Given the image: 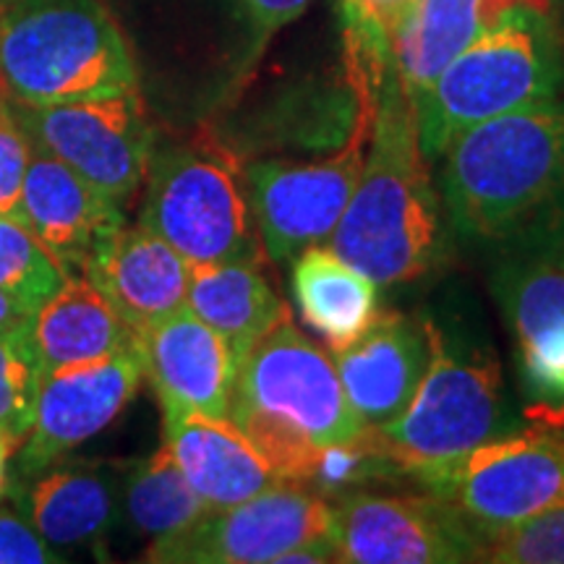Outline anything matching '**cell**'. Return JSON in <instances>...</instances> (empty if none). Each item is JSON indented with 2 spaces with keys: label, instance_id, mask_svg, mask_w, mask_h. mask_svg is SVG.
<instances>
[{
  "label": "cell",
  "instance_id": "obj_27",
  "mask_svg": "<svg viewBox=\"0 0 564 564\" xmlns=\"http://www.w3.org/2000/svg\"><path fill=\"white\" fill-rule=\"evenodd\" d=\"M66 274V267L37 241L21 217L0 212V291L34 314L58 293Z\"/></svg>",
  "mask_w": 564,
  "mask_h": 564
},
{
  "label": "cell",
  "instance_id": "obj_32",
  "mask_svg": "<svg viewBox=\"0 0 564 564\" xmlns=\"http://www.w3.org/2000/svg\"><path fill=\"white\" fill-rule=\"evenodd\" d=\"M61 560L24 514L0 507V564H55Z\"/></svg>",
  "mask_w": 564,
  "mask_h": 564
},
{
  "label": "cell",
  "instance_id": "obj_8",
  "mask_svg": "<svg viewBox=\"0 0 564 564\" xmlns=\"http://www.w3.org/2000/svg\"><path fill=\"white\" fill-rule=\"evenodd\" d=\"M423 486L491 539L564 505V426L494 436Z\"/></svg>",
  "mask_w": 564,
  "mask_h": 564
},
{
  "label": "cell",
  "instance_id": "obj_6",
  "mask_svg": "<svg viewBox=\"0 0 564 564\" xmlns=\"http://www.w3.org/2000/svg\"><path fill=\"white\" fill-rule=\"evenodd\" d=\"M139 225L188 264L257 262L262 246L246 175L228 152L209 144L152 154Z\"/></svg>",
  "mask_w": 564,
  "mask_h": 564
},
{
  "label": "cell",
  "instance_id": "obj_7",
  "mask_svg": "<svg viewBox=\"0 0 564 564\" xmlns=\"http://www.w3.org/2000/svg\"><path fill=\"white\" fill-rule=\"evenodd\" d=\"M432 358L419 390L398 419L379 429L405 476L426 478L502 436V377L494 361H474L449 350L434 322H429Z\"/></svg>",
  "mask_w": 564,
  "mask_h": 564
},
{
  "label": "cell",
  "instance_id": "obj_24",
  "mask_svg": "<svg viewBox=\"0 0 564 564\" xmlns=\"http://www.w3.org/2000/svg\"><path fill=\"white\" fill-rule=\"evenodd\" d=\"M186 306L223 337L236 369L246 352L288 314L257 262L192 264Z\"/></svg>",
  "mask_w": 564,
  "mask_h": 564
},
{
  "label": "cell",
  "instance_id": "obj_26",
  "mask_svg": "<svg viewBox=\"0 0 564 564\" xmlns=\"http://www.w3.org/2000/svg\"><path fill=\"white\" fill-rule=\"evenodd\" d=\"M394 474L405 476L403 465L392 455L382 432L366 426L348 442L324 444L316 449L301 484L329 502L340 494L366 489L371 481H384Z\"/></svg>",
  "mask_w": 564,
  "mask_h": 564
},
{
  "label": "cell",
  "instance_id": "obj_16",
  "mask_svg": "<svg viewBox=\"0 0 564 564\" xmlns=\"http://www.w3.org/2000/svg\"><path fill=\"white\" fill-rule=\"evenodd\" d=\"M329 356L358 419L384 429L405 411L429 369V319L382 312L366 335Z\"/></svg>",
  "mask_w": 564,
  "mask_h": 564
},
{
  "label": "cell",
  "instance_id": "obj_5",
  "mask_svg": "<svg viewBox=\"0 0 564 564\" xmlns=\"http://www.w3.org/2000/svg\"><path fill=\"white\" fill-rule=\"evenodd\" d=\"M544 13L541 6L505 13L415 97L423 158L442 154L470 126L554 100L562 68Z\"/></svg>",
  "mask_w": 564,
  "mask_h": 564
},
{
  "label": "cell",
  "instance_id": "obj_36",
  "mask_svg": "<svg viewBox=\"0 0 564 564\" xmlns=\"http://www.w3.org/2000/svg\"><path fill=\"white\" fill-rule=\"evenodd\" d=\"M554 259L556 262H562L564 264V238L560 241V246H556V251H554Z\"/></svg>",
  "mask_w": 564,
  "mask_h": 564
},
{
  "label": "cell",
  "instance_id": "obj_1",
  "mask_svg": "<svg viewBox=\"0 0 564 564\" xmlns=\"http://www.w3.org/2000/svg\"><path fill=\"white\" fill-rule=\"evenodd\" d=\"M329 249L377 285L415 280L436 262L440 207L423 165L411 97L398 70H392L379 108H373L361 178L329 238Z\"/></svg>",
  "mask_w": 564,
  "mask_h": 564
},
{
  "label": "cell",
  "instance_id": "obj_25",
  "mask_svg": "<svg viewBox=\"0 0 564 564\" xmlns=\"http://www.w3.org/2000/svg\"><path fill=\"white\" fill-rule=\"evenodd\" d=\"M121 512L133 531L152 541L186 531L209 512L165 447L133 463L121 486Z\"/></svg>",
  "mask_w": 564,
  "mask_h": 564
},
{
  "label": "cell",
  "instance_id": "obj_31",
  "mask_svg": "<svg viewBox=\"0 0 564 564\" xmlns=\"http://www.w3.org/2000/svg\"><path fill=\"white\" fill-rule=\"evenodd\" d=\"M32 158V141L17 121V112L0 102V212L19 217L21 188Z\"/></svg>",
  "mask_w": 564,
  "mask_h": 564
},
{
  "label": "cell",
  "instance_id": "obj_2",
  "mask_svg": "<svg viewBox=\"0 0 564 564\" xmlns=\"http://www.w3.org/2000/svg\"><path fill=\"white\" fill-rule=\"evenodd\" d=\"M228 419L282 481L295 484L316 449L366 429L345 398L333 356L295 327L291 312L238 364Z\"/></svg>",
  "mask_w": 564,
  "mask_h": 564
},
{
  "label": "cell",
  "instance_id": "obj_9",
  "mask_svg": "<svg viewBox=\"0 0 564 564\" xmlns=\"http://www.w3.org/2000/svg\"><path fill=\"white\" fill-rule=\"evenodd\" d=\"M373 105L364 97L348 144L319 162L264 160L246 167V188L259 238L272 262H288L312 246L329 243L361 178Z\"/></svg>",
  "mask_w": 564,
  "mask_h": 564
},
{
  "label": "cell",
  "instance_id": "obj_17",
  "mask_svg": "<svg viewBox=\"0 0 564 564\" xmlns=\"http://www.w3.org/2000/svg\"><path fill=\"white\" fill-rule=\"evenodd\" d=\"M192 264L144 225L105 236L82 274L100 288L133 335L186 308Z\"/></svg>",
  "mask_w": 564,
  "mask_h": 564
},
{
  "label": "cell",
  "instance_id": "obj_4",
  "mask_svg": "<svg viewBox=\"0 0 564 564\" xmlns=\"http://www.w3.org/2000/svg\"><path fill=\"white\" fill-rule=\"evenodd\" d=\"M0 87L47 108L133 91L137 66L100 0H17L0 17Z\"/></svg>",
  "mask_w": 564,
  "mask_h": 564
},
{
  "label": "cell",
  "instance_id": "obj_21",
  "mask_svg": "<svg viewBox=\"0 0 564 564\" xmlns=\"http://www.w3.org/2000/svg\"><path fill=\"white\" fill-rule=\"evenodd\" d=\"M30 478L24 518L58 554L95 544L121 512L116 478L100 465L53 463Z\"/></svg>",
  "mask_w": 564,
  "mask_h": 564
},
{
  "label": "cell",
  "instance_id": "obj_3",
  "mask_svg": "<svg viewBox=\"0 0 564 564\" xmlns=\"http://www.w3.org/2000/svg\"><path fill=\"white\" fill-rule=\"evenodd\" d=\"M444 199L457 228L505 238L564 204V105H528L449 141Z\"/></svg>",
  "mask_w": 564,
  "mask_h": 564
},
{
  "label": "cell",
  "instance_id": "obj_19",
  "mask_svg": "<svg viewBox=\"0 0 564 564\" xmlns=\"http://www.w3.org/2000/svg\"><path fill=\"white\" fill-rule=\"evenodd\" d=\"M162 447L173 455L209 512L241 505L282 481L230 419L196 413L162 415Z\"/></svg>",
  "mask_w": 564,
  "mask_h": 564
},
{
  "label": "cell",
  "instance_id": "obj_22",
  "mask_svg": "<svg viewBox=\"0 0 564 564\" xmlns=\"http://www.w3.org/2000/svg\"><path fill=\"white\" fill-rule=\"evenodd\" d=\"M30 340L40 371H53L129 350L137 335L87 274L68 272L58 293L32 314Z\"/></svg>",
  "mask_w": 564,
  "mask_h": 564
},
{
  "label": "cell",
  "instance_id": "obj_33",
  "mask_svg": "<svg viewBox=\"0 0 564 564\" xmlns=\"http://www.w3.org/2000/svg\"><path fill=\"white\" fill-rule=\"evenodd\" d=\"M259 37H270L306 11L308 0H238Z\"/></svg>",
  "mask_w": 564,
  "mask_h": 564
},
{
  "label": "cell",
  "instance_id": "obj_12",
  "mask_svg": "<svg viewBox=\"0 0 564 564\" xmlns=\"http://www.w3.org/2000/svg\"><path fill=\"white\" fill-rule=\"evenodd\" d=\"M333 539V507L303 484L270 489L207 512L186 531L152 541L147 562L158 564H280L291 549Z\"/></svg>",
  "mask_w": 564,
  "mask_h": 564
},
{
  "label": "cell",
  "instance_id": "obj_20",
  "mask_svg": "<svg viewBox=\"0 0 564 564\" xmlns=\"http://www.w3.org/2000/svg\"><path fill=\"white\" fill-rule=\"evenodd\" d=\"M518 6L549 9V0H419L392 37L394 70L411 102L470 42Z\"/></svg>",
  "mask_w": 564,
  "mask_h": 564
},
{
  "label": "cell",
  "instance_id": "obj_13",
  "mask_svg": "<svg viewBox=\"0 0 564 564\" xmlns=\"http://www.w3.org/2000/svg\"><path fill=\"white\" fill-rule=\"evenodd\" d=\"M141 379L139 345L97 361L42 371L32 429L21 442L19 474H40L100 434L131 403Z\"/></svg>",
  "mask_w": 564,
  "mask_h": 564
},
{
  "label": "cell",
  "instance_id": "obj_29",
  "mask_svg": "<svg viewBox=\"0 0 564 564\" xmlns=\"http://www.w3.org/2000/svg\"><path fill=\"white\" fill-rule=\"evenodd\" d=\"M484 562L564 564V505L486 539Z\"/></svg>",
  "mask_w": 564,
  "mask_h": 564
},
{
  "label": "cell",
  "instance_id": "obj_35",
  "mask_svg": "<svg viewBox=\"0 0 564 564\" xmlns=\"http://www.w3.org/2000/svg\"><path fill=\"white\" fill-rule=\"evenodd\" d=\"M17 449V442L9 434L0 432V494L6 491V478H9V460Z\"/></svg>",
  "mask_w": 564,
  "mask_h": 564
},
{
  "label": "cell",
  "instance_id": "obj_23",
  "mask_svg": "<svg viewBox=\"0 0 564 564\" xmlns=\"http://www.w3.org/2000/svg\"><path fill=\"white\" fill-rule=\"evenodd\" d=\"M291 285L303 322L327 343L329 352L356 343L382 314L377 282L324 246H312L293 259Z\"/></svg>",
  "mask_w": 564,
  "mask_h": 564
},
{
  "label": "cell",
  "instance_id": "obj_30",
  "mask_svg": "<svg viewBox=\"0 0 564 564\" xmlns=\"http://www.w3.org/2000/svg\"><path fill=\"white\" fill-rule=\"evenodd\" d=\"M419 0H343L345 17L352 32L358 34L361 47L392 58V37L403 21L411 17Z\"/></svg>",
  "mask_w": 564,
  "mask_h": 564
},
{
  "label": "cell",
  "instance_id": "obj_10",
  "mask_svg": "<svg viewBox=\"0 0 564 564\" xmlns=\"http://www.w3.org/2000/svg\"><path fill=\"white\" fill-rule=\"evenodd\" d=\"M13 112L34 147L112 202L123 204L147 178L152 129L137 89L47 108L17 105Z\"/></svg>",
  "mask_w": 564,
  "mask_h": 564
},
{
  "label": "cell",
  "instance_id": "obj_34",
  "mask_svg": "<svg viewBox=\"0 0 564 564\" xmlns=\"http://www.w3.org/2000/svg\"><path fill=\"white\" fill-rule=\"evenodd\" d=\"M32 312L19 306L9 293L0 291V333H17V329H30Z\"/></svg>",
  "mask_w": 564,
  "mask_h": 564
},
{
  "label": "cell",
  "instance_id": "obj_15",
  "mask_svg": "<svg viewBox=\"0 0 564 564\" xmlns=\"http://www.w3.org/2000/svg\"><path fill=\"white\" fill-rule=\"evenodd\" d=\"M144 377L162 415L196 413L228 419L236 361L228 345L192 308H181L137 337Z\"/></svg>",
  "mask_w": 564,
  "mask_h": 564
},
{
  "label": "cell",
  "instance_id": "obj_28",
  "mask_svg": "<svg viewBox=\"0 0 564 564\" xmlns=\"http://www.w3.org/2000/svg\"><path fill=\"white\" fill-rule=\"evenodd\" d=\"M40 373L30 329L0 333V432L9 434L17 447L32 429Z\"/></svg>",
  "mask_w": 564,
  "mask_h": 564
},
{
  "label": "cell",
  "instance_id": "obj_11",
  "mask_svg": "<svg viewBox=\"0 0 564 564\" xmlns=\"http://www.w3.org/2000/svg\"><path fill=\"white\" fill-rule=\"evenodd\" d=\"M337 562L460 564L484 562L486 539L434 494L356 489L329 499Z\"/></svg>",
  "mask_w": 564,
  "mask_h": 564
},
{
  "label": "cell",
  "instance_id": "obj_18",
  "mask_svg": "<svg viewBox=\"0 0 564 564\" xmlns=\"http://www.w3.org/2000/svg\"><path fill=\"white\" fill-rule=\"evenodd\" d=\"M19 217L68 272H84L102 238L123 225L121 204L34 144Z\"/></svg>",
  "mask_w": 564,
  "mask_h": 564
},
{
  "label": "cell",
  "instance_id": "obj_14",
  "mask_svg": "<svg viewBox=\"0 0 564 564\" xmlns=\"http://www.w3.org/2000/svg\"><path fill=\"white\" fill-rule=\"evenodd\" d=\"M497 293L514 333L531 413L546 426H564V264L549 259L507 267Z\"/></svg>",
  "mask_w": 564,
  "mask_h": 564
}]
</instances>
